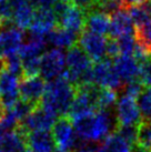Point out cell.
<instances>
[{
	"label": "cell",
	"instance_id": "cell-20",
	"mask_svg": "<svg viewBox=\"0 0 151 152\" xmlns=\"http://www.w3.org/2000/svg\"><path fill=\"white\" fill-rule=\"evenodd\" d=\"M78 34H73L67 29H63L61 27H57L54 31L47 36V41L56 48L62 49V48H71L76 42H78Z\"/></svg>",
	"mask_w": 151,
	"mask_h": 152
},
{
	"label": "cell",
	"instance_id": "cell-9",
	"mask_svg": "<svg viewBox=\"0 0 151 152\" xmlns=\"http://www.w3.org/2000/svg\"><path fill=\"white\" fill-rule=\"evenodd\" d=\"M20 82L18 76L4 67L0 68V101L4 110L10 109L19 101Z\"/></svg>",
	"mask_w": 151,
	"mask_h": 152
},
{
	"label": "cell",
	"instance_id": "cell-34",
	"mask_svg": "<svg viewBox=\"0 0 151 152\" xmlns=\"http://www.w3.org/2000/svg\"><path fill=\"white\" fill-rule=\"evenodd\" d=\"M143 89H144V86L141 83V81L139 79H137V80L130 81V82L126 83V86H125V94H128L130 97L138 99L140 93L143 91Z\"/></svg>",
	"mask_w": 151,
	"mask_h": 152
},
{
	"label": "cell",
	"instance_id": "cell-42",
	"mask_svg": "<svg viewBox=\"0 0 151 152\" xmlns=\"http://www.w3.org/2000/svg\"><path fill=\"white\" fill-rule=\"evenodd\" d=\"M4 112V107H2V104H1V101H0V119L2 117Z\"/></svg>",
	"mask_w": 151,
	"mask_h": 152
},
{
	"label": "cell",
	"instance_id": "cell-36",
	"mask_svg": "<svg viewBox=\"0 0 151 152\" xmlns=\"http://www.w3.org/2000/svg\"><path fill=\"white\" fill-rule=\"evenodd\" d=\"M100 150L101 145H99V144L82 142L80 145H78V148L76 149L73 152H100Z\"/></svg>",
	"mask_w": 151,
	"mask_h": 152
},
{
	"label": "cell",
	"instance_id": "cell-29",
	"mask_svg": "<svg viewBox=\"0 0 151 152\" xmlns=\"http://www.w3.org/2000/svg\"><path fill=\"white\" fill-rule=\"evenodd\" d=\"M142 120L151 121V88H144L137 99Z\"/></svg>",
	"mask_w": 151,
	"mask_h": 152
},
{
	"label": "cell",
	"instance_id": "cell-39",
	"mask_svg": "<svg viewBox=\"0 0 151 152\" xmlns=\"http://www.w3.org/2000/svg\"><path fill=\"white\" fill-rule=\"evenodd\" d=\"M8 2L13 11L15 9L19 8V7L23 6V4H28V2H32V0H8Z\"/></svg>",
	"mask_w": 151,
	"mask_h": 152
},
{
	"label": "cell",
	"instance_id": "cell-10",
	"mask_svg": "<svg viewBox=\"0 0 151 152\" xmlns=\"http://www.w3.org/2000/svg\"><path fill=\"white\" fill-rule=\"evenodd\" d=\"M107 43H108V38H105L101 34H95L84 29L80 34L77 45L89 56V58L92 61L98 62L105 59Z\"/></svg>",
	"mask_w": 151,
	"mask_h": 152
},
{
	"label": "cell",
	"instance_id": "cell-1",
	"mask_svg": "<svg viewBox=\"0 0 151 152\" xmlns=\"http://www.w3.org/2000/svg\"><path fill=\"white\" fill-rule=\"evenodd\" d=\"M76 133L86 143L99 144L116 132L118 121L113 110L99 109L91 114L72 120Z\"/></svg>",
	"mask_w": 151,
	"mask_h": 152
},
{
	"label": "cell",
	"instance_id": "cell-44",
	"mask_svg": "<svg viewBox=\"0 0 151 152\" xmlns=\"http://www.w3.org/2000/svg\"><path fill=\"white\" fill-rule=\"evenodd\" d=\"M101 1H102V0H95V6H96L97 4H99V2H101ZM90 11H91V10H90Z\"/></svg>",
	"mask_w": 151,
	"mask_h": 152
},
{
	"label": "cell",
	"instance_id": "cell-19",
	"mask_svg": "<svg viewBox=\"0 0 151 152\" xmlns=\"http://www.w3.org/2000/svg\"><path fill=\"white\" fill-rule=\"evenodd\" d=\"M86 29L101 36L108 34L110 29V16L98 10L89 11L86 18Z\"/></svg>",
	"mask_w": 151,
	"mask_h": 152
},
{
	"label": "cell",
	"instance_id": "cell-33",
	"mask_svg": "<svg viewBox=\"0 0 151 152\" xmlns=\"http://www.w3.org/2000/svg\"><path fill=\"white\" fill-rule=\"evenodd\" d=\"M117 133L123 137L126 140L132 144H136V139H137V126H118Z\"/></svg>",
	"mask_w": 151,
	"mask_h": 152
},
{
	"label": "cell",
	"instance_id": "cell-32",
	"mask_svg": "<svg viewBox=\"0 0 151 152\" xmlns=\"http://www.w3.org/2000/svg\"><path fill=\"white\" fill-rule=\"evenodd\" d=\"M139 64H140L139 80L144 86V88H151V55Z\"/></svg>",
	"mask_w": 151,
	"mask_h": 152
},
{
	"label": "cell",
	"instance_id": "cell-35",
	"mask_svg": "<svg viewBox=\"0 0 151 152\" xmlns=\"http://www.w3.org/2000/svg\"><path fill=\"white\" fill-rule=\"evenodd\" d=\"M106 56H107V58L110 60H114L116 58H118L119 56H121V53H120V48H119V43H118L117 39L108 38Z\"/></svg>",
	"mask_w": 151,
	"mask_h": 152
},
{
	"label": "cell",
	"instance_id": "cell-15",
	"mask_svg": "<svg viewBox=\"0 0 151 152\" xmlns=\"http://www.w3.org/2000/svg\"><path fill=\"white\" fill-rule=\"evenodd\" d=\"M136 28L128 10L123 9L110 16V29L108 38L118 39L126 34H134Z\"/></svg>",
	"mask_w": 151,
	"mask_h": 152
},
{
	"label": "cell",
	"instance_id": "cell-45",
	"mask_svg": "<svg viewBox=\"0 0 151 152\" xmlns=\"http://www.w3.org/2000/svg\"><path fill=\"white\" fill-rule=\"evenodd\" d=\"M63 1H67L69 4H73V0H63Z\"/></svg>",
	"mask_w": 151,
	"mask_h": 152
},
{
	"label": "cell",
	"instance_id": "cell-11",
	"mask_svg": "<svg viewBox=\"0 0 151 152\" xmlns=\"http://www.w3.org/2000/svg\"><path fill=\"white\" fill-rule=\"evenodd\" d=\"M23 45V31L16 26H9L0 31V56L7 58L18 55Z\"/></svg>",
	"mask_w": 151,
	"mask_h": 152
},
{
	"label": "cell",
	"instance_id": "cell-17",
	"mask_svg": "<svg viewBox=\"0 0 151 152\" xmlns=\"http://www.w3.org/2000/svg\"><path fill=\"white\" fill-rule=\"evenodd\" d=\"M29 152H55L56 142L50 131H34L26 134Z\"/></svg>",
	"mask_w": 151,
	"mask_h": 152
},
{
	"label": "cell",
	"instance_id": "cell-47",
	"mask_svg": "<svg viewBox=\"0 0 151 152\" xmlns=\"http://www.w3.org/2000/svg\"><path fill=\"white\" fill-rule=\"evenodd\" d=\"M100 152H106V151H103V149L101 148V150H100Z\"/></svg>",
	"mask_w": 151,
	"mask_h": 152
},
{
	"label": "cell",
	"instance_id": "cell-8",
	"mask_svg": "<svg viewBox=\"0 0 151 152\" xmlns=\"http://www.w3.org/2000/svg\"><path fill=\"white\" fill-rule=\"evenodd\" d=\"M67 64V56L62 49L55 48L45 52L41 56V73L45 80L52 81L65 72V67Z\"/></svg>",
	"mask_w": 151,
	"mask_h": 152
},
{
	"label": "cell",
	"instance_id": "cell-43",
	"mask_svg": "<svg viewBox=\"0 0 151 152\" xmlns=\"http://www.w3.org/2000/svg\"><path fill=\"white\" fill-rule=\"evenodd\" d=\"M8 4V0H0V8Z\"/></svg>",
	"mask_w": 151,
	"mask_h": 152
},
{
	"label": "cell",
	"instance_id": "cell-37",
	"mask_svg": "<svg viewBox=\"0 0 151 152\" xmlns=\"http://www.w3.org/2000/svg\"><path fill=\"white\" fill-rule=\"evenodd\" d=\"M73 4L84 9L86 12H89L95 7V0H73Z\"/></svg>",
	"mask_w": 151,
	"mask_h": 152
},
{
	"label": "cell",
	"instance_id": "cell-48",
	"mask_svg": "<svg viewBox=\"0 0 151 152\" xmlns=\"http://www.w3.org/2000/svg\"><path fill=\"white\" fill-rule=\"evenodd\" d=\"M57 152H59V151H57Z\"/></svg>",
	"mask_w": 151,
	"mask_h": 152
},
{
	"label": "cell",
	"instance_id": "cell-18",
	"mask_svg": "<svg viewBox=\"0 0 151 152\" xmlns=\"http://www.w3.org/2000/svg\"><path fill=\"white\" fill-rule=\"evenodd\" d=\"M0 152H29L25 132L18 128L7 132L0 141Z\"/></svg>",
	"mask_w": 151,
	"mask_h": 152
},
{
	"label": "cell",
	"instance_id": "cell-25",
	"mask_svg": "<svg viewBox=\"0 0 151 152\" xmlns=\"http://www.w3.org/2000/svg\"><path fill=\"white\" fill-rule=\"evenodd\" d=\"M118 101V92L108 88H99L97 96L98 110H112Z\"/></svg>",
	"mask_w": 151,
	"mask_h": 152
},
{
	"label": "cell",
	"instance_id": "cell-4",
	"mask_svg": "<svg viewBox=\"0 0 151 152\" xmlns=\"http://www.w3.org/2000/svg\"><path fill=\"white\" fill-rule=\"evenodd\" d=\"M52 135L59 152H73L78 148V135L69 117H60L52 128Z\"/></svg>",
	"mask_w": 151,
	"mask_h": 152
},
{
	"label": "cell",
	"instance_id": "cell-7",
	"mask_svg": "<svg viewBox=\"0 0 151 152\" xmlns=\"http://www.w3.org/2000/svg\"><path fill=\"white\" fill-rule=\"evenodd\" d=\"M114 113L119 126H138L142 121L137 99L125 93L118 98Z\"/></svg>",
	"mask_w": 151,
	"mask_h": 152
},
{
	"label": "cell",
	"instance_id": "cell-24",
	"mask_svg": "<svg viewBox=\"0 0 151 152\" xmlns=\"http://www.w3.org/2000/svg\"><path fill=\"white\" fill-rule=\"evenodd\" d=\"M136 145L144 151L151 152V121L142 120L137 126Z\"/></svg>",
	"mask_w": 151,
	"mask_h": 152
},
{
	"label": "cell",
	"instance_id": "cell-26",
	"mask_svg": "<svg viewBox=\"0 0 151 152\" xmlns=\"http://www.w3.org/2000/svg\"><path fill=\"white\" fill-rule=\"evenodd\" d=\"M128 12L130 15L131 19H132L136 27L142 26L143 23L151 20V11L144 4H140V6L130 7L128 9Z\"/></svg>",
	"mask_w": 151,
	"mask_h": 152
},
{
	"label": "cell",
	"instance_id": "cell-6",
	"mask_svg": "<svg viewBox=\"0 0 151 152\" xmlns=\"http://www.w3.org/2000/svg\"><path fill=\"white\" fill-rule=\"evenodd\" d=\"M93 83L99 88H108L114 91H120L123 87V81L116 72L110 59H102L95 62L92 66Z\"/></svg>",
	"mask_w": 151,
	"mask_h": 152
},
{
	"label": "cell",
	"instance_id": "cell-27",
	"mask_svg": "<svg viewBox=\"0 0 151 152\" xmlns=\"http://www.w3.org/2000/svg\"><path fill=\"white\" fill-rule=\"evenodd\" d=\"M136 40L151 55V20L136 27Z\"/></svg>",
	"mask_w": 151,
	"mask_h": 152
},
{
	"label": "cell",
	"instance_id": "cell-3",
	"mask_svg": "<svg viewBox=\"0 0 151 152\" xmlns=\"http://www.w3.org/2000/svg\"><path fill=\"white\" fill-rule=\"evenodd\" d=\"M92 60L78 45L69 48L67 53V70L61 76L72 86H80L81 78L89 69L92 68Z\"/></svg>",
	"mask_w": 151,
	"mask_h": 152
},
{
	"label": "cell",
	"instance_id": "cell-14",
	"mask_svg": "<svg viewBox=\"0 0 151 152\" xmlns=\"http://www.w3.org/2000/svg\"><path fill=\"white\" fill-rule=\"evenodd\" d=\"M86 18L87 12L84 9L76 6L75 4H71L62 17L59 19L58 25L63 29H67L80 36V34L86 29Z\"/></svg>",
	"mask_w": 151,
	"mask_h": 152
},
{
	"label": "cell",
	"instance_id": "cell-21",
	"mask_svg": "<svg viewBox=\"0 0 151 152\" xmlns=\"http://www.w3.org/2000/svg\"><path fill=\"white\" fill-rule=\"evenodd\" d=\"M47 38L42 36L31 34L30 38L26 41L20 48L19 55L21 59L30 58V57H41V52L47 47Z\"/></svg>",
	"mask_w": 151,
	"mask_h": 152
},
{
	"label": "cell",
	"instance_id": "cell-30",
	"mask_svg": "<svg viewBox=\"0 0 151 152\" xmlns=\"http://www.w3.org/2000/svg\"><path fill=\"white\" fill-rule=\"evenodd\" d=\"M118 43L120 48V53L122 56H132L137 46L136 34H126L118 38Z\"/></svg>",
	"mask_w": 151,
	"mask_h": 152
},
{
	"label": "cell",
	"instance_id": "cell-12",
	"mask_svg": "<svg viewBox=\"0 0 151 152\" xmlns=\"http://www.w3.org/2000/svg\"><path fill=\"white\" fill-rule=\"evenodd\" d=\"M45 80L40 77H30V78H22L19 87V93L22 101H26L37 107L40 104L45 91H46Z\"/></svg>",
	"mask_w": 151,
	"mask_h": 152
},
{
	"label": "cell",
	"instance_id": "cell-41",
	"mask_svg": "<svg viewBox=\"0 0 151 152\" xmlns=\"http://www.w3.org/2000/svg\"><path fill=\"white\" fill-rule=\"evenodd\" d=\"M4 134H6V130H4V128L0 124V141L2 140V138L4 137Z\"/></svg>",
	"mask_w": 151,
	"mask_h": 152
},
{
	"label": "cell",
	"instance_id": "cell-5",
	"mask_svg": "<svg viewBox=\"0 0 151 152\" xmlns=\"http://www.w3.org/2000/svg\"><path fill=\"white\" fill-rule=\"evenodd\" d=\"M58 118V115L39 104L21 121L18 129H20L26 134L34 131H50Z\"/></svg>",
	"mask_w": 151,
	"mask_h": 152
},
{
	"label": "cell",
	"instance_id": "cell-28",
	"mask_svg": "<svg viewBox=\"0 0 151 152\" xmlns=\"http://www.w3.org/2000/svg\"><path fill=\"white\" fill-rule=\"evenodd\" d=\"M41 70V57L22 59V78L37 77Z\"/></svg>",
	"mask_w": 151,
	"mask_h": 152
},
{
	"label": "cell",
	"instance_id": "cell-46",
	"mask_svg": "<svg viewBox=\"0 0 151 152\" xmlns=\"http://www.w3.org/2000/svg\"><path fill=\"white\" fill-rule=\"evenodd\" d=\"M1 23H2V19H1V16H0V26H1Z\"/></svg>",
	"mask_w": 151,
	"mask_h": 152
},
{
	"label": "cell",
	"instance_id": "cell-22",
	"mask_svg": "<svg viewBox=\"0 0 151 152\" xmlns=\"http://www.w3.org/2000/svg\"><path fill=\"white\" fill-rule=\"evenodd\" d=\"M34 13H36V7L32 2H28L13 10L11 21L21 30L27 29V28H30V26L32 23Z\"/></svg>",
	"mask_w": 151,
	"mask_h": 152
},
{
	"label": "cell",
	"instance_id": "cell-38",
	"mask_svg": "<svg viewBox=\"0 0 151 152\" xmlns=\"http://www.w3.org/2000/svg\"><path fill=\"white\" fill-rule=\"evenodd\" d=\"M57 0H32L36 9H50L56 4Z\"/></svg>",
	"mask_w": 151,
	"mask_h": 152
},
{
	"label": "cell",
	"instance_id": "cell-31",
	"mask_svg": "<svg viewBox=\"0 0 151 152\" xmlns=\"http://www.w3.org/2000/svg\"><path fill=\"white\" fill-rule=\"evenodd\" d=\"M2 67L16 76H19V75L22 76V59L19 53L4 58Z\"/></svg>",
	"mask_w": 151,
	"mask_h": 152
},
{
	"label": "cell",
	"instance_id": "cell-2",
	"mask_svg": "<svg viewBox=\"0 0 151 152\" xmlns=\"http://www.w3.org/2000/svg\"><path fill=\"white\" fill-rule=\"evenodd\" d=\"M75 86H72L62 76H60L56 80L48 81L40 106L51 111L59 118L68 117L70 107L75 99Z\"/></svg>",
	"mask_w": 151,
	"mask_h": 152
},
{
	"label": "cell",
	"instance_id": "cell-16",
	"mask_svg": "<svg viewBox=\"0 0 151 152\" xmlns=\"http://www.w3.org/2000/svg\"><path fill=\"white\" fill-rule=\"evenodd\" d=\"M113 68L123 83L139 79L140 64L132 56H119L113 60Z\"/></svg>",
	"mask_w": 151,
	"mask_h": 152
},
{
	"label": "cell",
	"instance_id": "cell-40",
	"mask_svg": "<svg viewBox=\"0 0 151 152\" xmlns=\"http://www.w3.org/2000/svg\"><path fill=\"white\" fill-rule=\"evenodd\" d=\"M148 0H125V6H126V9L130 8V7H133V6H140V4H146Z\"/></svg>",
	"mask_w": 151,
	"mask_h": 152
},
{
	"label": "cell",
	"instance_id": "cell-23",
	"mask_svg": "<svg viewBox=\"0 0 151 152\" xmlns=\"http://www.w3.org/2000/svg\"><path fill=\"white\" fill-rule=\"evenodd\" d=\"M134 145L119 133L113 132L102 142L101 148L106 152H133Z\"/></svg>",
	"mask_w": 151,
	"mask_h": 152
},
{
	"label": "cell",
	"instance_id": "cell-13",
	"mask_svg": "<svg viewBox=\"0 0 151 152\" xmlns=\"http://www.w3.org/2000/svg\"><path fill=\"white\" fill-rule=\"evenodd\" d=\"M59 27L58 19L52 9H36L34 18L30 26V32L36 36H48Z\"/></svg>",
	"mask_w": 151,
	"mask_h": 152
}]
</instances>
